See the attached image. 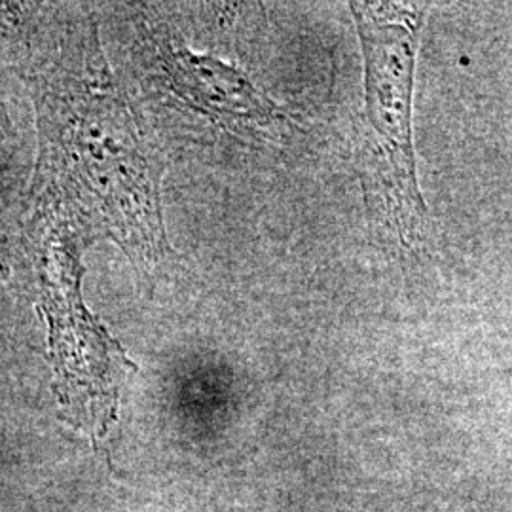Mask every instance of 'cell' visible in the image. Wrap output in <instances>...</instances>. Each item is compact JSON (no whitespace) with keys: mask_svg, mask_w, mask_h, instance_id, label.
<instances>
[{"mask_svg":"<svg viewBox=\"0 0 512 512\" xmlns=\"http://www.w3.org/2000/svg\"><path fill=\"white\" fill-rule=\"evenodd\" d=\"M365 52L366 183L404 245L425 238V202L412 145L414 65L425 6L353 2Z\"/></svg>","mask_w":512,"mask_h":512,"instance_id":"6da1fadb","label":"cell"}]
</instances>
